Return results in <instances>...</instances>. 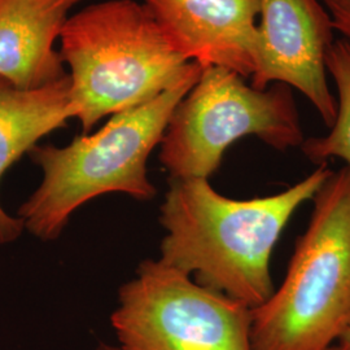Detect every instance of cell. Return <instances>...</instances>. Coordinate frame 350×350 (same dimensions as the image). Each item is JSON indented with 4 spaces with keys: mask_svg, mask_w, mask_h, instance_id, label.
<instances>
[{
    "mask_svg": "<svg viewBox=\"0 0 350 350\" xmlns=\"http://www.w3.org/2000/svg\"><path fill=\"white\" fill-rule=\"evenodd\" d=\"M312 200L282 284L252 309L253 350H328L350 328V166Z\"/></svg>",
    "mask_w": 350,
    "mask_h": 350,
    "instance_id": "277c9868",
    "label": "cell"
},
{
    "mask_svg": "<svg viewBox=\"0 0 350 350\" xmlns=\"http://www.w3.org/2000/svg\"><path fill=\"white\" fill-rule=\"evenodd\" d=\"M334 29L350 42V0H322Z\"/></svg>",
    "mask_w": 350,
    "mask_h": 350,
    "instance_id": "7c38bea8",
    "label": "cell"
},
{
    "mask_svg": "<svg viewBox=\"0 0 350 350\" xmlns=\"http://www.w3.org/2000/svg\"><path fill=\"white\" fill-rule=\"evenodd\" d=\"M169 44L188 63L250 78L260 0H144Z\"/></svg>",
    "mask_w": 350,
    "mask_h": 350,
    "instance_id": "ba28073f",
    "label": "cell"
},
{
    "mask_svg": "<svg viewBox=\"0 0 350 350\" xmlns=\"http://www.w3.org/2000/svg\"><path fill=\"white\" fill-rule=\"evenodd\" d=\"M83 0H0V78L23 90L65 77L55 42Z\"/></svg>",
    "mask_w": 350,
    "mask_h": 350,
    "instance_id": "9c48e42d",
    "label": "cell"
},
{
    "mask_svg": "<svg viewBox=\"0 0 350 350\" xmlns=\"http://www.w3.org/2000/svg\"><path fill=\"white\" fill-rule=\"evenodd\" d=\"M225 68H204L178 103L161 140L170 179H209L239 139L256 137L276 150L301 147L304 131L292 88L257 90Z\"/></svg>",
    "mask_w": 350,
    "mask_h": 350,
    "instance_id": "5b68a950",
    "label": "cell"
},
{
    "mask_svg": "<svg viewBox=\"0 0 350 350\" xmlns=\"http://www.w3.org/2000/svg\"><path fill=\"white\" fill-rule=\"evenodd\" d=\"M95 350H122L118 345H111L107 342H99Z\"/></svg>",
    "mask_w": 350,
    "mask_h": 350,
    "instance_id": "5bb4252c",
    "label": "cell"
},
{
    "mask_svg": "<svg viewBox=\"0 0 350 350\" xmlns=\"http://www.w3.org/2000/svg\"><path fill=\"white\" fill-rule=\"evenodd\" d=\"M59 39L60 56L70 68V109L83 133L202 69L175 52L150 8L135 0L85 7L66 20Z\"/></svg>",
    "mask_w": 350,
    "mask_h": 350,
    "instance_id": "7a4b0ae2",
    "label": "cell"
},
{
    "mask_svg": "<svg viewBox=\"0 0 350 350\" xmlns=\"http://www.w3.org/2000/svg\"><path fill=\"white\" fill-rule=\"evenodd\" d=\"M341 340H345L347 342H349L350 344V328L347 331V332H345V334H344V336L341 338Z\"/></svg>",
    "mask_w": 350,
    "mask_h": 350,
    "instance_id": "9a60e30c",
    "label": "cell"
},
{
    "mask_svg": "<svg viewBox=\"0 0 350 350\" xmlns=\"http://www.w3.org/2000/svg\"><path fill=\"white\" fill-rule=\"evenodd\" d=\"M69 75L44 88L23 90L0 78V180L38 142L73 118ZM24 225L0 204V244L21 237Z\"/></svg>",
    "mask_w": 350,
    "mask_h": 350,
    "instance_id": "30bf717a",
    "label": "cell"
},
{
    "mask_svg": "<svg viewBox=\"0 0 350 350\" xmlns=\"http://www.w3.org/2000/svg\"><path fill=\"white\" fill-rule=\"evenodd\" d=\"M332 173L321 163L287 189L250 200L217 192L209 179H170L161 205V261L196 283L254 309L275 291L271 254L292 215Z\"/></svg>",
    "mask_w": 350,
    "mask_h": 350,
    "instance_id": "6da1fadb",
    "label": "cell"
},
{
    "mask_svg": "<svg viewBox=\"0 0 350 350\" xmlns=\"http://www.w3.org/2000/svg\"><path fill=\"white\" fill-rule=\"evenodd\" d=\"M328 350H350V344L347 342L345 340H340Z\"/></svg>",
    "mask_w": 350,
    "mask_h": 350,
    "instance_id": "4fadbf2b",
    "label": "cell"
},
{
    "mask_svg": "<svg viewBox=\"0 0 350 350\" xmlns=\"http://www.w3.org/2000/svg\"><path fill=\"white\" fill-rule=\"evenodd\" d=\"M257 62L252 86L271 83L296 88L325 125H334L338 101L328 86L327 55L334 25L318 0H260Z\"/></svg>",
    "mask_w": 350,
    "mask_h": 350,
    "instance_id": "52a82bcc",
    "label": "cell"
},
{
    "mask_svg": "<svg viewBox=\"0 0 350 350\" xmlns=\"http://www.w3.org/2000/svg\"><path fill=\"white\" fill-rule=\"evenodd\" d=\"M327 73L338 90V113L325 137L305 139L301 150L312 163L340 159L350 166V42H334L327 55Z\"/></svg>",
    "mask_w": 350,
    "mask_h": 350,
    "instance_id": "8fae6325",
    "label": "cell"
},
{
    "mask_svg": "<svg viewBox=\"0 0 350 350\" xmlns=\"http://www.w3.org/2000/svg\"><path fill=\"white\" fill-rule=\"evenodd\" d=\"M111 321L122 350H253L250 306L161 260L139 265Z\"/></svg>",
    "mask_w": 350,
    "mask_h": 350,
    "instance_id": "8992f818",
    "label": "cell"
},
{
    "mask_svg": "<svg viewBox=\"0 0 350 350\" xmlns=\"http://www.w3.org/2000/svg\"><path fill=\"white\" fill-rule=\"evenodd\" d=\"M201 72L146 104L113 114L92 135L75 137L66 147L31 148L29 156L43 179L17 212L24 230L43 241L55 240L79 206L109 192L152 200L156 187L148 179L147 160Z\"/></svg>",
    "mask_w": 350,
    "mask_h": 350,
    "instance_id": "3957f363",
    "label": "cell"
}]
</instances>
